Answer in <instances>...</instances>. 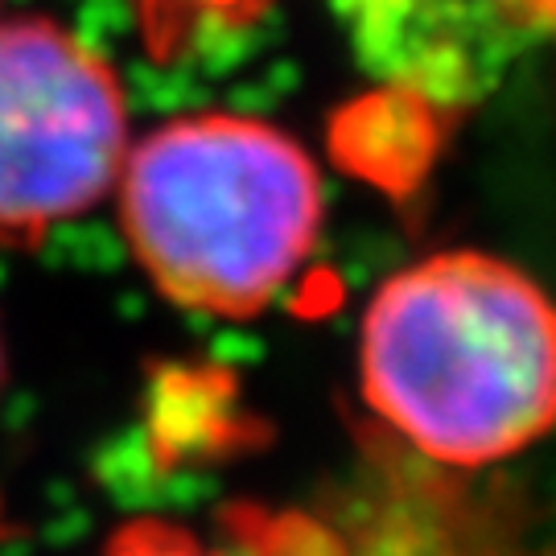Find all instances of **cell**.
Instances as JSON below:
<instances>
[{"label":"cell","mask_w":556,"mask_h":556,"mask_svg":"<svg viewBox=\"0 0 556 556\" xmlns=\"http://www.w3.org/2000/svg\"><path fill=\"white\" fill-rule=\"evenodd\" d=\"M124 231L181 309L252 318L298 273L321 227L318 165L289 132L236 112L161 124L119 165Z\"/></svg>","instance_id":"2"},{"label":"cell","mask_w":556,"mask_h":556,"mask_svg":"<svg viewBox=\"0 0 556 556\" xmlns=\"http://www.w3.org/2000/svg\"><path fill=\"white\" fill-rule=\"evenodd\" d=\"M108 556H351L334 507H264L239 503L211 528L140 519L119 528Z\"/></svg>","instance_id":"6"},{"label":"cell","mask_w":556,"mask_h":556,"mask_svg":"<svg viewBox=\"0 0 556 556\" xmlns=\"http://www.w3.org/2000/svg\"><path fill=\"white\" fill-rule=\"evenodd\" d=\"M128 153L112 62L50 17H0V243L91 211Z\"/></svg>","instance_id":"3"},{"label":"cell","mask_w":556,"mask_h":556,"mask_svg":"<svg viewBox=\"0 0 556 556\" xmlns=\"http://www.w3.org/2000/svg\"><path fill=\"white\" fill-rule=\"evenodd\" d=\"M144 54L161 66L206 54L211 46L252 29L277 0H128Z\"/></svg>","instance_id":"7"},{"label":"cell","mask_w":556,"mask_h":556,"mask_svg":"<svg viewBox=\"0 0 556 556\" xmlns=\"http://www.w3.org/2000/svg\"><path fill=\"white\" fill-rule=\"evenodd\" d=\"M334 511L351 556H548L519 491L425 462L379 425Z\"/></svg>","instance_id":"5"},{"label":"cell","mask_w":556,"mask_h":556,"mask_svg":"<svg viewBox=\"0 0 556 556\" xmlns=\"http://www.w3.org/2000/svg\"><path fill=\"white\" fill-rule=\"evenodd\" d=\"M376 425L425 462L486 470L553 420V314L532 277L441 252L379 285L358 338Z\"/></svg>","instance_id":"1"},{"label":"cell","mask_w":556,"mask_h":556,"mask_svg":"<svg viewBox=\"0 0 556 556\" xmlns=\"http://www.w3.org/2000/svg\"><path fill=\"white\" fill-rule=\"evenodd\" d=\"M556 0H338L379 100L438 144L553 34Z\"/></svg>","instance_id":"4"}]
</instances>
